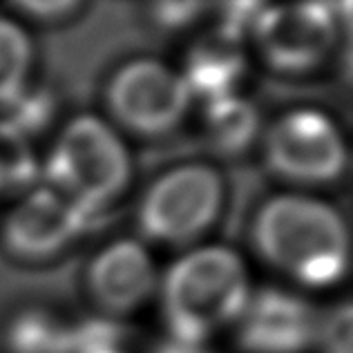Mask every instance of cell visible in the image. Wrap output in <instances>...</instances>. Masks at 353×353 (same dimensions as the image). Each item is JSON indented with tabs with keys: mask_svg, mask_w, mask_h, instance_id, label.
Segmentation results:
<instances>
[{
	"mask_svg": "<svg viewBox=\"0 0 353 353\" xmlns=\"http://www.w3.org/2000/svg\"><path fill=\"white\" fill-rule=\"evenodd\" d=\"M85 284L99 309L123 315L152 295L157 275L150 255L139 241L117 239L90 262Z\"/></svg>",
	"mask_w": 353,
	"mask_h": 353,
	"instance_id": "30bf717a",
	"label": "cell"
},
{
	"mask_svg": "<svg viewBox=\"0 0 353 353\" xmlns=\"http://www.w3.org/2000/svg\"><path fill=\"white\" fill-rule=\"evenodd\" d=\"M259 130H262L259 110L244 97L230 94L203 103V137L219 154H246L257 141Z\"/></svg>",
	"mask_w": 353,
	"mask_h": 353,
	"instance_id": "7c38bea8",
	"label": "cell"
},
{
	"mask_svg": "<svg viewBox=\"0 0 353 353\" xmlns=\"http://www.w3.org/2000/svg\"><path fill=\"white\" fill-rule=\"evenodd\" d=\"M226 199L228 183L217 165L181 161L148 183L139 201V230L157 244H192L217 224Z\"/></svg>",
	"mask_w": 353,
	"mask_h": 353,
	"instance_id": "277c9868",
	"label": "cell"
},
{
	"mask_svg": "<svg viewBox=\"0 0 353 353\" xmlns=\"http://www.w3.org/2000/svg\"><path fill=\"white\" fill-rule=\"evenodd\" d=\"M181 77L190 90V97L203 103L237 94L239 83L246 77V54L241 50V43L212 30V34L192 45Z\"/></svg>",
	"mask_w": 353,
	"mask_h": 353,
	"instance_id": "8fae6325",
	"label": "cell"
},
{
	"mask_svg": "<svg viewBox=\"0 0 353 353\" xmlns=\"http://www.w3.org/2000/svg\"><path fill=\"white\" fill-rule=\"evenodd\" d=\"M34 43L21 23L0 14V110L32 85Z\"/></svg>",
	"mask_w": 353,
	"mask_h": 353,
	"instance_id": "5bb4252c",
	"label": "cell"
},
{
	"mask_svg": "<svg viewBox=\"0 0 353 353\" xmlns=\"http://www.w3.org/2000/svg\"><path fill=\"white\" fill-rule=\"evenodd\" d=\"M248 280L230 248L206 246L183 255L163 280V315L170 338L203 342L244 311Z\"/></svg>",
	"mask_w": 353,
	"mask_h": 353,
	"instance_id": "3957f363",
	"label": "cell"
},
{
	"mask_svg": "<svg viewBox=\"0 0 353 353\" xmlns=\"http://www.w3.org/2000/svg\"><path fill=\"white\" fill-rule=\"evenodd\" d=\"M190 101L181 72L152 57L121 63L103 88V103L112 123L148 141L172 137L188 117Z\"/></svg>",
	"mask_w": 353,
	"mask_h": 353,
	"instance_id": "8992f818",
	"label": "cell"
},
{
	"mask_svg": "<svg viewBox=\"0 0 353 353\" xmlns=\"http://www.w3.org/2000/svg\"><path fill=\"white\" fill-rule=\"evenodd\" d=\"M318 340L324 353H351V306L342 304L320 320Z\"/></svg>",
	"mask_w": 353,
	"mask_h": 353,
	"instance_id": "d6986e66",
	"label": "cell"
},
{
	"mask_svg": "<svg viewBox=\"0 0 353 353\" xmlns=\"http://www.w3.org/2000/svg\"><path fill=\"white\" fill-rule=\"evenodd\" d=\"M43 172L50 188L101 221L128 190L134 163L110 121L83 112L54 139Z\"/></svg>",
	"mask_w": 353,
	"mask_h": 353,
	"instance_id": "7a4b0ae2",
	"label": "cell"
},
{
	"mask_svg": "<svg viewBox=\"0 0 353 353\" xmlns=\"http://www.w3.org/2000/svg\"><path fill=\"white\" fill-rule=\"evenodd\" d=\"M271 0H215L217 25L215 32L241 43L253 30L257 16Z\"/></svg>",
	"mask_w": 353,
	"mask_h": 353,
	"instance_id": "e0dca14e",
	"label": "cell"
},
{
	"mask_svg": "<svg viewBox=\"0 0 353 353\" xmlns=\"http://www.w3.org/2000/svg\"><path fill=\"white\" fill-rule=\"evenodd\" d=\"M18 14L36 23H63L83 7L85 0H7Z\"/></svg>",
	"mask_w": 353,
	"mask_h": 353,
	"instance_id": "ffe728a7",
	"label": "cell"
},
{
	"mask_svg": "<svg viewBox=\"0 0 353 353\" xmlns=\"http://www.w3.org/2000/svg\"><path fill=\"white\" fill-rule=\"evenodd\" d=\"M237 345L244 353H304L318 342L320 315L309 302L280 289H264L239 315Z\"/></svg>",
	"mask_w": 353,
	"mask_h": 353,
	"instance_id": "9c48e42d",
	"label": "cell"
},
{
	"mask_svg": "<svg viewBox=\"0 0 353 353\" xmlns=\"http://www.w3.org/2000/svg\"><path fill=\"white\" fill-rule=\"evenodd\" d=\"M99 224L65 194L41 185L27 192L5 215L0 241L21 262H48Z\"/></svg>",
	"mask_w": 353,
	"mask_h": 353,
	"instance_id": "ba28073f",
	"label": "cell"
},
{
	"mask_svg": "<svg viewBox=\"0 0 353 353\" xmlns=\"http://www.w3.org/2000/svg\"><path fill=\"white\" fill-rule=\"evenodd\" d=\"M212 3L215 0H150V12L159 27L179 32L210 12Z\"/></svg>",
	"mask_w": 353,
	"mask_h": 353,
	"instance_id": "ac0fdd59",
	"label": "cell"
},
{
	"mask_svg": "<svg viewBox=\"0 0 353 353\" xmlns=\"http://www.w3.org/2000/svg\"><path fill=\"white\" fill-rule=\"evenodd\" d=\"M105 353H121V351H105Z\"/></svg>",
	"mask_w": 353,
	"mask_h": 353,
	"instance_id": "7402d4cb",
	"label": "cell"
},
{
	"mask_svg": "<svg viewBox=\"0 0 353 353\" xmlns=\"http://www.w3.org/2000/svg\"><path fill=\"white\" fill-rule=\"evenodd\" d=\"M152 353H212V351L203 347V342H185V340L168 338L157 342Z\"/></svg>",
	"mask_w": 353,
	"mask_h": 353,
	"instance_id": "44dd1931",
	"label": "cell"
},
{
	"mask_svg": "<svg viewBox=\"0 0 353 353\" xmlns=\"http://www.w3.org/2000/svg\"><path fill=\"white\" fill-rule=\"evenodd\" d=\"M250 241L264 262L309 286L336 284L349 266L345 217L304 192L271 194L259 203Z\"/></svg>",
	"mask_w": 353,
	"mask_h": 353,
	"instance_id": "6da1fadb",
	"label": "cell"
},
{
	"mask_svg": "<svg viewBox=\"0 0 353 353\" xmlns=\"http://www.w3.org/2000/svg\"><path fill=\"white\" fill-rule=\"evenodd\" d=\"M57 114V101L45 88L30 85L12 105L3 110V119L27 139L43 134Z\"/></svg>",
	"mask_w": 353,
	"mask_h": 353,
	"instance_id": "2e32d148",
	"label": "cell"
},
{
	"mask_svg": "<svg viewBox=\"0 0 353 353\" xmlns=\"http://www.w3.org/2000/svg\"><path fill=\"white\" fill-rule=\"evenodd\" d=\"M77 322L50 309H25L7 322V353H77Z\"/></svg>",
	"mask_w": 353,
	"mask_h": 353,
	"instance_id": "4fadbf2b",
	"label": "cell"
},
{
	"mask_svg": "<svg viewBox=\"0 0 353 353\" xmlns=\"http://www.w3.org/2000/svg\"><path fill=\"white\" fill-rule=\"evenodd\" d=\"M41 176V163L36 159L32 139L0 119V192L32 190Z\"/></svg>",
	"mask_w": 353,
	"mask_h": 353,
	"instance_id": "9a60e30c",
	"label": "cell"
},
{
	"mask_svg": "<svg viewBox=\"0 0 353 353\" xmlns=\"http://www.w3.org/2000/svg\"><path fill=\"white\" fill-rule=\"evenodd\" d=\"M266 170L304 188L333 185L347 174L349 148L345 134L327 112L302 105L286 110L262 134Z\"/></svg>",
	"mask_w": 353,
	"mask_h": 353,
	"instance_id": "52a82bcc",
	"label": "cell"
},
{
	"mask_svg": "<svg viewBox=\"0 0 353 353\" xmlns=\"http://www.w3.org/2000/svg\"><path fill=\"white\" fill-rule=\"evenodd\" d=\"M349 30L320 0H271L248 36L271 72L306 77L333 59L340 34L349 39Z\"/></svg>",
	"mask_w": 353,
	"mask_h": 353,
	"instance_id": "5b68a950",
	"label": "cell"
}]
</instances>
